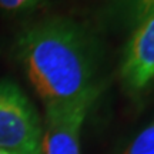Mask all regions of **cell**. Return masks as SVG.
<instances>
[{
  "instance_id": "obj_1",
  "label": "cell",
  "mask_w": 154,
  "mask_h": 154,
  "mask_svg": "<svg viewBox=\"0 0 154 154\" xmlns=\"http://www.w3.org/2000/svg\"><path fill=\"white\" fill-rule=\"evenodd\" d=\"M13 57L44 107L94 104L103 90V51L91 27L67 16H49L16 34Z\"/></svg>"
},
{
  "instance_id": "obj_2",
  "label": "cell",
  "mask_w": 154,
  "mask_h": 154,
  "mask_svg": "<svg viewBox=\"0 0 154 154\" xmlns=\"http://www.w3.org/2000/svg\"><path fill=\"white\" fill-rule=\"evenodd\" d=\"M43 126L37 111L14 82L0 80V150L42 154Z\"/></svg>"
},
{
  "instance_id": "obj_3",
  "label": "cell",
  "mask_w": 154,
  "mask_h": 154,
  "mask_svg": "<svg viewBox=\"0 0 154 154\" xmlns=\"http://www.w3.org/2000/svg\"><path fill=\"white\" fill-rule=\"evenodd\" d=\"M119 77L130 96H141L154 83V11L131 30L121 53Z\"/></svg>"
},
{
  "instance_id": "obj_4",
  "label": "cell",
  "mask_w": 154,
  "mask_h": 154,
  "mask_svg": "<svg viewBox=\"0 0 154 154\" xmlns=\"http://www.w3.org/2000/svg\"><path fill=\"white\" fill-rule=\"evenodd\" d=\"M91 103L46 109L42 154H80V133Z\"/></svg>"
},
{
  "instance_id": "obj_5",
  "label": "cell",
  "mask_w": 154,
  "mask_h": 154,
  "mask_svg": "<svg viewBox=\"0 0 154 154\" xmlns=\"http://www.w3.org/2000/svg\"><path fill=\"white\" fill-rule=\"evenodd\" d=\"M154 11V0H106L99 22L106 29L133 30Z\"/></svg>"
},
{
  "instance_id": "obj_6",
  "label": "cell",
  "mask_w": 154,
  "mask_h": 154,
  "mask_svg": "<svg viewBox=\"0 0 154 154\" xmlns=\"http://www.w3.org/2000/svg\"><path fill=\"white\" fill-rule=\"evenodd\" d=\"M50 0H0V16L24 17L33 14Z\"/></svg>"
},
{
  "instance_id": "obj_7",
  "label": "cell",
  "mask_w": 154,
  "mask_h": 154,
  "mask_svg": "<svg viewBox=\"0 0 154 154\" xmlns=\"http://www.w3.org/2000/svg\"><path fill=\"white\" fill-rule=\"evenodd\" d=\"M124 154H154V121L133 140Z\"/></svg>"
},
{
  "instance_id": "obj_8",
  "label": "cell",
  "mask_w": 154,
  "mask_h": 154,
  "mask_svg": "<svg viewBox=\"0 0 154 154\" xmlns=\"http://www.w3.org/2000/svg\"><path fill=\"white\" fill-rule=\"evenodd\" d=\"M0 154H16V153H11V151H6V150H0Z\"/></svg>"
}]
</instances>
